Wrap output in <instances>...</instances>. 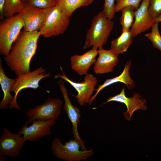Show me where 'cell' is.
I'll return each mask as SVG.
<instances>
[{
  "mask_svg": "<svg viewBox=\"0 0 161 161\" xmlns=\"http://www.w3.org/2000/svg\"><path fill=\"white\" fill-rule=\"evenodd\" d=\"M39 31L23 30L13 44L9 54L4 59L7 65L16 76L30 72V63L37 48Z\"/></svg>",
  "mask_w": 161,
  "mask_h": 161,
  "instance_id": "cell-1",
  "label": "cell"
},
{
  "mask_svg": "<svg viewBox=\"0 0 161 161\" xmlns=\"http://www.w3.org/2000/svg\"><path fill=\"white\" fill-rule=\"evenodd\" d=\"M114 26L113 21L109 19L103 11L99 12L93 18L83 49L92 47V49H97L103 47L107 43Z\"/></svg>",
  "mask_w": 161,
  "mask_h": 161,
  "instance_id": "cell-2",
  "label": "cell"
},
{
  "mask_svg": "<svg viewBox=\"0 0 161 161\" xmlns=\"http://www.w3.org/2000/svg\"><path fill=\"white\" fill-rule=\"evenodd\" d=\"M80 142L75 139H71L63 144L61 139L55 138L52 140L51 150L56 158L66 161H80L86 160L94 153L93 149L82 150Z\"/></svg>",
  "mask_w": 161,
  "mask_h": 161,
  "instance_id": "cell-3",
  "label": "cell"
},
{
  "mask_svg": "<svg viewBox=\"0 0 161 161\" xmlns=\"http://www.w3.org/2000/svg\"><path fill=\"white\" fill-rule=\"evenodd\" d=\"M24 23L17 14L1 21L0 23V54L9 53L12 46L19 36Z\"/></svg>",
  "mask_w": 161,
  "mask_h": 161,
  "instance_id": "cell-4",
  "label": "cell"
},
{
  "mask_svg": "<svg viewBox=\"0 0 161 161\" xmlns=\"http://www.w3.org/2000/svg\"><path fill=\"white\" fill-rule=\"evenodd\" d=\"M69 23L66 16L57 5L49 7L45 19L39 30L41 35L49 38L64 33Z\"/></svg>",
  "mask_w": 161,
  "mask_h": 161,
  "instance_id": "cell-5",
  "label": "cell"
},
{
  "mask_svg": "<svg viewBox=\"0 0 161 161\" xmlns=\"http://www.w3.org/2000/svg\"><path fill=\"white\" fill-rule=\"evenodd\" d=\"M52 75L50 72H47L43 67L40 66L33 71L16 76L15 82L12 86L11 89V92H14L15 95L9 108L21 111L17 102V97L19 92L24 89H37L39 87V83L42 79Z\"/></svg>",
  "mask_w": 161,
  "mask_h": 161,
  "instance_id": "cell-6",
  "label": "cell"
},
{
  "mask_svg": "<svg viewBox=\"0 0 161 161\" xmlns=\"http://www.w3.org/2000/svg\"><path fill=\"white\" fill-rule=\"evenodd\" d=\"M63 101L59 99L49 97L42 104L38 105L26 112L28 118L27 122L31 124L35 120H57L61 112Z\"/></svg>",
  "mask_w": 161,
  "mask_h": 161,
  "instance_id": "cell-7",
  "label": "cell"
},
{
  "mask_svg": "<svg viewBox=\"0 0 161 161\" xmlns=\"http://www.w3.org/2000/svg\"><path fill=\"white\" fill-rule=\"evenodd\" d=\"M60 69L62 75L58 73L55 76L54 78H61L69 83L77 91V95H71L76 98L80 105L83 106L88 103L93 91L95 90V87L98 83L97 78L93 74L87 73L85 75L83 82H75L69 79L66 76L61 66H60Z\"/></svg>",
  "mask_w": 161,
  "mask_h": 161,
  "instance_id": "cell-8",
  "label": "cell"
},
{
  "mask_svg": "<svg viewBox=\"0 0 161 161\" xmlns=\"http://www.w3.org/2000/svg\"><path fill=\"white\" fill-rule=\"evenodd\" d=\"M48 8H40L24 2L17 13L23 22L24 30L27 32L38 31L44 22Z\"/></svg>",
  "mask_w": 161,
  "mask_h": 161,
  "instance_id": "cell-9",
  "label": "cell"
},
{
  "mask_svg": "<svg viewBox=\"0 0 161 161\" xmlns=\"http://www.w3.org/2000/svg\"><path fill=\"white\" fill-rule=\"evenodd\" d=\"M25 141L23 136L17 133H12L4 127L0 137V156L18 157Z\"/></svg>",
  "mask_w": 161,
  "mask_h": 161,
  "instance_id": "cell-10",
  "label": "cell"
},
{
  "mask_svg": "<svg viewBox=\"0 0 161 161\" xmlns=\"http://www.w3.org/2000/svg\"><path fill=\"white\" fill-rule=\"evenodd\" d=\"M55 121L53 119L35 120L29 126H28L29 123L27 121L17 133L21 135H22L26 141H36L46 135L51 134V128L55 124Z\"/></svg>",
  "mask_w": 161,
  "mask_h": 161,
  "instance_id": "cell-11",
  "label": "cell"
},
{
  "mask_svg": "<svg viewBox=\"0 0 161 161\" xmlns=\"http://www.w3.org/2000/svg\"><path fill=\"white\" fill-rule=\"evenodd\" d=\"M62 92L64 101V108L66 113L72 124V134L74 139L79 141L81 145V149L86 150L83 140L80 138L78 130V124L81 117L79 109L72 103L68 96L67 89L64 84V80H59L57 81Z\"/></svg>",
  "mask_w": 161,
  "mask_h": 161,
  "instance_id": "cell-12",
  "label": "cell"
},
{
  "mask_svg": "<svg viewBox=\"0 0 161 161\" xmlns=\"http://www.w3.org/2000/svg\"><path fill=\"white\" fill-rule=\"evenodd\" d=\"M149 4L150 0H142L136 10L135 20L130 29L133 37L148 30L155 23L148 13Z\"/></svg>",
  "mask_w": 161,
  "mask_h": 161,
  "instance_id": "cell-13",
  "label": "cell"
},
{
  "mask_svg": "<svg viewBox=\"0 0 161 161\" xmlns=\"http://www.w3.org/2000/svg\"><path fill=\"white\" fill-rule=\"evenodd\" d=\"M112 101L123 103L125 105L127 110L126 112H124V116L129 121L131 120V117L134 112L138 109L146 110L147 108L146 101L145 98L142 97L140 95L137 93H135L132 97H127L125 94L124 87L122 89L119 94L110 97L103 104Z\"/></svg>",
  "mask_w": 161,
  "mask_h": 161,
  "instance_id": "cell-14",
  "label": "cell"
},
{
  "mask_svg": "<svg viewBox=\"0 0 161 161\" xmlns=\"http://www.w3.org/2000/svg\"><path fill=\"white\" fill-rule=\"evenodd\" d=\"M98 57L93 68L96 74H101L112 72L114 66L117 64L118 56L111 49H104L103 47L98 50Z\"/></svg>",
  "mask_w": 161,
  "mask_h": 161,
  "instance_id": "cell-15",
  "label": "cell"
},
{
  "mask_svg": "<svg viewBox=\"0 0 161 161\" xmlns=\"http://www.w3.org/2000/svg\"><path fill=\"white\" fill-rule=\"evenodd\" d=\"M98 55V50L92 49L82 55H72L70 59L71 69L80 75H85L96 61Z\"/></svg>",
  "mask_w": 161,
  "mask_h": 161,
  "instance_id": "cell-16",
  "label": "cell"
},
{
  "mask_svg": "<svg viewBox=\"0 0 161 161\" xmlns=\"http://www.w3.org/2000/svg\"><path fill=\"white\" fill-rule=\"evenodd\" d=\"M131 65V60L127 62L122 72L119 75L109 79H107L102 84L98 86L96 89V92L92 96L89 100L88 103L91 104L98 94L103 89L106 87L117 82H121L126 84L129 89L133 88L136 86V84L131 78L129 71Z\"/></svg>",
  "mask_w": 161,
  "mask_h": 161,
  "instance_id": "cell-17",
  "label": "cell"
},
{
  "mask_svg": "<svg viewBox=\"0 0 161 161\" xmlns=\"http://www.w3.org/2000/svg\"><path fill=\"white\" fill-rule=\"evenodd\" d=\"M2 60L0 61V84L4 93V97L0 103L1 109H7L13 101L14 96L10 94L12 86L15 83L16 79L10 78L6 75L2 66Z\"/></svg>",
  "mask_w": 161,
  "mask_h": 161,
  "instance_id": "cell-18",
  "label": "cell"
},
{
  "mask_svg": "<svg viewBox=\"0 0 161 161\" xmlns=\"http://www.w3.org/2000/svg\"><path fill=\"white\" fill-rule=\"evenodd\" d=\"M130 29L122 31L121 34L111 42L110 49L118 56L126 52L133 42Z\"/></svg>",
  "mask_w": 161,
  "mask_h": 161,
  "instance_id": "cell-19",
  "label": "cell"
},
{
  "mask_svg": "<svg viewBox=\"0 0 161 161\" xmlns=\"http://www.w3.org/2000/svg\"><path fill=\"white\" fill-rule=\"evenodd\" d=\"M94 0H57L56 5L62 12L70 18L73 13L77 9L88 6Z\"/></svg>",
  "mask_w": 161,
  "mask_h": 161,
  "instance_id": "cell-20",
  "label": "cell"
},
{
  "mask_svg": "<svg viewBox=\"0 0 161 161\" xmlns=\"http://www.w3.org/2000/svg\"><path fill=\"white\" fill-rule=\"evenodd\" d=\"M135 10L131 6H127L123 8L121 11L122 15L120 17V23L122 31L130 29L134 22Z\"/></svg>",
  "mask_w": 161,
  "mask_h": 161,
  "instance_id": "cell-21",
  "label": "cell"
},
{
  "mask_svg": "<svg viewBox=\"0 0 161 161\" xmlns=\"http://www.w3.org/2000/svg\"><path fill=\"white\" fill-rule=\"evenodd\" d=\"M24 4L22 0H5L4 8V16L8 18L17 14Z\"/></svg>",
  "mask_w": 161,
  "mask_h": 161,
  "instance_id": "cell-22",
  "label": "cell"
},
{
  "mask_svg": "<svg viewBox=\"0 0 161 161\" xmlns=\"http://www.w3.org/2000/svg\"><path fill=\"white\" fill-rule=\"evenodd\" d=\"M145 36L151 42L153 47L161 52V35L158 28V23L155 22L151 27L150 32L145 35Z\"/></svg>",
  "mask_w": 161,
  "mask_h": 161,
  "instance_id": "cell-23",
  "label": "cell"
},
{
  "mask_svg": "<svg viewBox=\"0 0 161 161\" xmlns=\"http://www.w3.org/2000/svg\"><path fill=\"white\" fill-rule=\"evenodd\" d=\"M142 0H115V13L120 11L124 7L127 6L133 7L136 10L139 7Z\"/></svg>",
  "mask_w": 161,
  "mask_h": 161,
  "instance_id": "cell-24",
  "label": "cell"
},
{
  "mask_svg": "<svg viewBox=\"0 0 161 161\" xmlns=\"http://www.w3.org/2000/svg\"><path fill=\"white\" fill-rule=\"evenodd\" d=\"M102 0L104 1L102 11L109 19L112 20L116 13L115 11V0Z\"/></svg>",
  "mask_w": 161,
  "mask_h": 161,
  "instance_id": "cell-25",
  "label": "cell"
},
{
  "mask_svg": "<svg viewBox=\"0 0 161 161\" xmlns=\"http://www.w3.org/2000/svg\"><path fill=\"white\" fill-rule=\"evenodd\" d=\"M148 11L151 17L155 19L161 13V0H150Z\"/></svg>",
  "mask_w": 161,
  "mask_h": 161,
  "instance_id": "cell-26",
  "label": "cell"
},
{
  "mask_svg": "<svg viewBox=\"0 0 161 161\" xmlns=\"http://www.w3.org/2000/svg\"><path fill=\"white\" fill-rule=\"evenodd\" d=\"M26 2L42 9L47 8L56 5V2L53 0H28Z\"/></svg>",
  "mask_w": 161,
  "mask_h": 161,
  "instance_id": "cell-27",
  "label": "cell"
},
{
  "mask_svg": "<svg viewBox=\"0 0 161 161\" xmlns=\"http://www.w3.org/2000/svg\"><path fill=\"white\" fill-rule=\"evenodd\" d=\"M5 0H0V19L1 21L4 20V8Z\"/></svg>",
  "mask_w": 161,
  "mask_h": 161,
  "instance_id": "cell-28",
  "label": "cell"
},
{
  "mask_svg": "<svg viewBox=\"0 0 161 161\" xmlns=\"http://www.w3.org/2000/svg\"><path fill=\"white\" fill-rule=\"evenodd\" d=\"M155 21L158 23L161 22V13L155 19Z\"/></svg>",
  "mask_w": 161,
  "mask_h": 161,
  "instance_id": "cell-29",
  "label": "cell"
},
{
  "mask_svg": "<svg viewBox=\"0 0 161 161\" xmlns=\"http://www.w3.org/2000/svg\"><path fill=\"white\" fill-rule=\"evenodd\" d=\"M28 0H22V1L24 2H26Z\"/></svg>",
  "mask_w": 161,
  "mask_h": 161,
  "instance_id": "cell-30",
  "label": "cell"
},
{
  "mask_svg": "<svg viewBox=\"0 0 161 161\" xmlns=\"http://www.w3.org/2000/svg\"><path fill=\"white\" fill-rule=\"evenodd\" d=\"M53 0L56 2L57 0Z\"/></svg>",
  "mask_w": 161,
  "mask_h": 161,
  "instance_id": "cell-31",
  "label": "cell"
}]
</instances>
